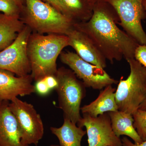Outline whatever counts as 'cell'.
Here are the masks:
<instances>
[{
    "label": "cell",
    "mask_w": 146,
    "mask_h": 146,
    "mask_svg": "<svg viewBox=\"0 0 146 146\" xmlns=\"http://www.w3.org/2000/svg\"><path fill=\"white\" fill-rule=\"evenodd\" d=\"M15 1H17V2L18 3L20 4V3L21 2V1H22V0H15Z\"/></svg>",
    "instance_id": "f1b7e54d"
},
{
    "label": "cell",
    "mask_w": 146,
    "mask_h": 146,
    "mask_svg": "<svg viewBox=\"0 0 146 146\" xmlns=\"http://www.w3.org/2000/svg\"><path fill=\"white\" fill-rule=\"evenodd\" d=\"M143 0H106L115 11L119 19L118 24L124 31L139 45L146 46V33L142 21L146 18Z\"/></svg>",
    "instance_id": "8992f818"
},
{
    "label": "cell",
    "mask_w": 146,
    "mask_h": 146,
    "mask_svg": "<svg viewBox=\"0 0 146 146\" xmlns=\"http://www.w3.org/2000/svg\"><path fill=\"white\" fill-rule=\"evenodd\" d=\"M69 46V38L64 35L36 33L31 35L27 46L31 76L35 81L46 76H56V60L62 50Z\"/></svg>",
    "instance_id": "7a4b0ae2"
},
{
    "label": "cell",
    "mask_w": 146,
    "mask_h": 146,
    "mask_svg": "<svg viewBox=\"0 0 146 146\" xmlns=\"http://www.w3.org/2000/svg\"><path fill=\"white\" fill-rule=\"evenodd\" d=\"M115 91L116 89L113 88L112 85L106 86L100 92L99 95L95 100L81 108L82 113L96 117L106 112L117 111Z\"/></svg>",
    "instance_id": "5bb4252c"
},
{
    "label": "cell",
    "mask_w": 146,
    "mask_h": 146,
    "mask_svg": "<svg viewBox=\"0 0 146 146\" xmlns=\"http://www.w3.org/2000/svg\"><path fill=\"white\" fill-rule=\"evenodd\" d=\"M134 58L146 68V46L138 45L135 51Z\"/></svg>",
    "instance_id": "7402d4cb"
},
{
    "label": "cell",
    "mask_w": 146,
    "mask_h": 146,
    "mask_svg": "<svg viewBox=\"0 0 146 146\" xmlns=\"http://www.w3.org/2000/svg\"><path fill=\"white\" fill-rule=\"evenodd\" d=\"M44 1H46L47 3L51 5L58 10L64 14L63 7L59 0H44Z\"/></svg>",
    "instance_id": "d4e9b609"
},
{
    "label": "cell",
    "mask_w": 146,
    "mask_h": 146,
    "mask_svg": "<svg viewBox=\"0 0 146 146\" xmlns=\"http://www.w3.org/2000/svg\"><path fill=\"white\" fill-rule=\"evenodd\" d=\"M63 13L76 22H86L91 18L93 8L83 0H59Z\"/></svg>",
    "instance_id": "ac0fdd59"
},
{
    "label": "cell",
    "mask_w": 146,
    "mask_h": 146,
    "mask_svg": "<svg viewBox=\"0 0 146 146\" xmlns=\"http://www.w3.org/2000/svg\"><path fill=\"white\" fill-rule=\"evenodd\" d=\"M26 5L24 23L39 34L67 35L75 21L41 0H25Z\"/></svg>",
    "instance_id": "3957f363"
},
{
    "label": "cell",
    "mask_w": 146,
    "mask_h": 146,
    "mask_svg": "<svg viewBox=\"0 0 146 146\" xmlns=\"http://www.w3.org/2000/svg\"><path fill=\"white\" fill-rule=\"evenodd\" d=\"M122 146H146V141H143L140 144L132 143L127 137H123L121 139Z\"/></svg>",
    "instance_id": "cb8c5ba5"
},
{
    "label": "cell",
    "mask_w": 146,
    "mask_h": 146,
    "mask_svg": "<svg viewBox=\"0 0 146 146\" xmlns=\"http://www.w3.org/2000/svg\"><path fill=\"white\" fill-rule=\"evenodd\" d=\"M48 87L51 90L56 89L58 86V81L56 76H46L44 78Z\"/></svg>",
    "instance_id": "603a6c76"
},
{
    "label": "cell",
    "mask_w": 146,
    "mask_h": 146,
    "mask_svg": "<svg viewBox=\"0 0 146 146\" xmlns=\"http://www.w3.org/2000/svg\"><path fill=\"white\" fill-rule=\"evenodd\" d=\"M108 113L111 120L112 130L117 136H128L136 144L143 142L133 126V115L119 110Z\"/></svg>",
    "instance_id": "9a60e30c"
},
{
    "label": "cell",
    "mask_w": 146,
    "mask_h": 146,
    "mask_svg": "<svg viewBox=\"0 0 146 146\" xmlns=\"http://www.w3.org/2000/svg\"><path fill=\"white\" fill-rule=\"evenodd\" d=\"M128 77L122 76L115 93L118 110L133 115L146 98V68L135 58L127 60Z\"/></svg>",
    "instance_id": "277c9868"
},
{
    "label": "cell",
    "mask_w": 146,
    "mask_h": 146,
    "mask_svg": "<svg viewBox=\"0 0 146 146\" xmlns=\"http://www.w3.org/2000/svg\"><path fill=\"white\" fill-rule=\"evenodd\" d=\"M32 29L25 25L14 42L0 52V69L9 71L18 76H25L31 73L28 56L27 46Z\"/></svg>",
    "instance_id": "9c48e42d"
},
{
    "label": "cell",
    "mask_w": 146,
    "mask_h": 146,
    "mask_svg": "<svg viewBox=\"0 0 146 146\" xmlns=\"http://www.w3.org/2000/svg\"><path fill=\"white\" fill-rule=\"evenodd\" d=\"M77 125L86 128L89 146H122L121 139L112 130L108 112L96 117L82 114Z\"/></svg>",
    "instance_id": "30bf717a"
},
{
    "label": "cell",
    "mask_w": 146,
    "mask_h": 146,
    "mask_svg": "<svg viewBox=\"0 0 146 146\" xmlns=\"http://www.w3.org/2000/svg\"><path fill=\"white\" fill-rule=\"evenodd\" d=\"M25 26L18 17L0 15V52L14 42Z\"/></svg>",
    "instance_id": "e0dca14e"
},
{
    "label": "cell",
    "mask_w": 146,
    "mask_h": 146,
    "mask_svg": "<svg viewBox=\"0 0 146 146\" xmlns=\"http://www.w3.org/2000/svg\"><path fill=\"white\" fill-rule=\"evenodd\" d=\"M56 77L58 83L56 90L58 107L63 110L64 118L77 124L82 118L81 104L86 96V86L70 69L59 68Z\"/></svg>",
    "instance_id": "5b68a950"
},
{
    "label": "cell",
    "mask_w": 146,
    "mask_h": 146,
    "mask_svg": "<svg viewBox=\"0 0 146 146\" xmlns=\"http://www.w3.org/2000/svg\"><path fill=\"white\" fill-rule=\"evenodd\" d=\"M33 80L31 74L16 77L11 72L0 69V100L10 102L18 96L35 93Z\"/></svg>",
    "instance_id": "8fae6325"
},
{
    "label": "cell",
    "mask_w": 146,
    "mask_h": 146,
    "mask_svg": "<svg viewBox=\"0 0 146 146\" xmlns=\"http://www.w3.org/2000/svg\"><path fill=\"white\" fill-rule=\"evenodd\" d=\"M106 2L94 7L91 18L86 22H75L74 27L86 34L106 60L113 64L134 58L139 44L118 27L119 19Z\"/></svg>",
    "instance_id": "6da1fadb"
},
{
    "label": "cell",
    "mask_w": 146,
    "mask_h": 146,
    "mask_svg": "<svg viewBox=\"0 0 146 146\" xmlns=\"http://www.w3.org/2000/svg\"><path fill=\"white\" fill-rule=\"evenodd\" d=\"M142 110H146V98L145 101L140 105L139 109Z\"/></svg>",
    "instance_id": "4316f807"
},
{
    "label": "cell",
    "mask_w": 146,
    "mask_h": 146,
    "mask_svg": "<svg viewBox=\"0 0 146 146\" xmlns=\"http://www.w3.org/2000/svg\"><path fill=\"white\" fill-rule=\"evenodd\" d=\"M133 117V126L143 141H146V110L138 109Z\"/></svg>",
    "instance_id": "d6986e66"
},
{
    "label": "cell",
    "mask_w": 146,
    "mask_h": 146,
    "mask_svg": "<svg viewBox=\"0 0 146 146\" xmlns=\"http://www.w3.org/2000/svg\"><path fill=\"white\" fill-rule=\"evenodd\" d=\"M66 35L69 46L83 60L104 69L106 68V58L86 34L74 27Z\"/></svg>",
    "instance_id": "7c38bea8"
},
{
    "label": "cell",
    "mask_w": 146,
    "mask_h": 146,
    "mask_svg": "<svg viewBox=\"0 0 146 146\" xmlns=\"http://www.w3.org/2000/svg\"><path fill=\"white\" fill-rule=\"evenodd\" d=\"M9 106L18 122L23 144L25 146L32 144L37 146L44 134L40 115L33 105L18 97L11 101Z\"/></svg>",
    "instance_id": "52a82bcc"
},
{
    "label": "cell",
    "mask_w": 146,
    "mask_h": 146,
    "mask_svg": "<svg viewBox=\"0 0 146 146\" xmlns=\"http://www.w3.org/2000/svg\"><path fill=\"white\" fill-rule=\"evenodd\" d=\"M143 5L144 8L146 11V0H143Z\"/></svg>",
    "instance_id": "83f0119b"
},
{
    "label": "cell",
    "mask_w": 146,
    "mask_h": 146,
    "mask_svg": "<svg viewBox=\"0 0 146 146\" xmlns=\"http://www.w3.org/2000/svg\"><path fill=\"white\" fill-rule=\"evenodd\" d=\"M52 133L57 137L60 146H82L81 142L86 131L68 118H64L63 124L59 127H51Z\"/></svg>",
    "instance_id": "2e32d148"
},
{
    "label": "cell",
    "mask_w": 146,
    "mask_h": 146,
    "mask_svg": "<svg viewBox=\"0 0 146 146\" xmlns=\"http://www.w3.org/2000/svg\"><path fill=\"white\" fill-rule=\"evenodd\" d=\"M60 55L61 62L68 65L77 78L82 80L86 88L101 90L108 85L119 83L104 69L86 62L76 53L62 52Z\"/></svg>",
    "instance_id": "ba28073f"
},
{
    "label": "cell",
    "mask_w": 146,
    "mask_h": 146,
    "mask_svg": "<svg viewBox=\"0 0 146 146\" xmlns=\"http://www.w3.org/2000/svg\"><path fill=\"white\" fill-rule=\"evenodd\" d=\"M30 146L28 145V146ZM50 146H60L59 145H51Z\"/></svg>",
    "instance_id": "f546056e"
},
{
    "label": "cell",
    "mask_w": 146,
    "mask_h": 146,
    "mask_svg": "<svg viewBox=\"0 0 146 146\" xmlns=\"http://www.w3.org/2000/svg\"><path fill=\"white\" fill-rule=\"evenodd\" d=\"M88 5L93 8L96 5L99 3L105 2L106 0H83Z\"/></svg>",
    "instance_id": "484cf974"
},
{
    "label": "cell",
    "mask_w": 146,
    "mask_h": 146,
    "mask_svg": "<svg viewBox=\"0 0 146 146\" xmlns=\"http://www.w3.org/2000/svg\"><path fill=\"white\" fill-rule=\"evenodd\" d=\"M36 82L34 85L35 92L41 96H46L49 94L51 90L48 87L44 78Z\"/></svg>",
    "instance_id": "44dd1931"
},
{
    "label": "cell",
    "mask_w": 146,
    "mask_h": 146,
    "mask_svg": "<svg viewBox=\"0 0 146 146\" xmlns=\"http://www.w3.org/2000/svg\"><path fill=\"white\" fill-rule=\"evenodd\" d=\"M19 5L15 0H0V11L6 16L19 18Z\"/></svg>",
    "instance_id": "ffe728a7"
},
{
    "label": "cell",
    "mask_w": 146,
    "mask_h": 146,
    "mask_svg": "<svg viewBox=\"0 0 146 146\" xmlns=\"http://www.w3.org/2000/svg\"><path fill=\"white\" fill-rule=\"evenodd\" d=\"M9 102L0 100V146H25L21 141L18 122L11 111Z\"/></svg>",
    "instance_id": "4fadbf2b"
}]
</instances>
